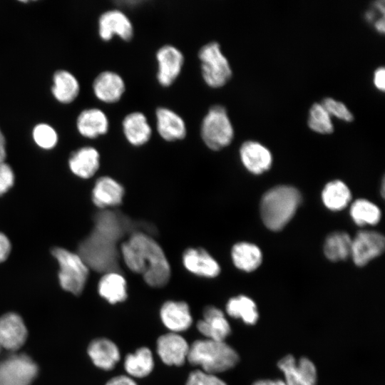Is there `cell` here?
<instances>
[{
  "label": "cell",
  "instance_id": "cell-19",
  "mask_svg": "<svg viewBox=\"0 0 385 385\" xmlns=\"http://www.w3.org/2000/svg\"><path fill=\"white\" fill-rule=\"evenodd\" d=\"M240 156L244 166L254 174L267 170L272 163L270 151L260 143L254 140H247L242 144Z\"/></svg>",
  "mask_w": 385,
  "mask_h": 385
},
{
  "label": "cell",
  "instance_id": "cell-3",
  "mask_svg": "<svg viewBox=\"0 0 385 385\" xmlns=\"http://www.w3.org/2000/svg\"><path fill=\"white\" fill-rule=\"evenodd\" d=\"M301 200L300 193L293 187L279 185L270 189L260 205L264 224L271 230H282L294 216Z\"/></svg>",
  "mask_w": 385,
  "mask_h": 385
},
{
  "label": "cell",
  "instance_id": "cell-30",
  "mask_svg": "<svg viewBox=\"0 0 385 385\" xmlns=\"http://www.w3.org/2000/svg\"><path fill=\"white\" fill-rule=\"evenodd\" d=\"M226 311L229 316L241 319L247 324H255L259 317L255 303L244 295L230 298L226 304Z\"/></svg>",
  "mask_w": 385,
  "mask_h": 385
},
{
  "label": "cell",
  "instance_id": "cell-11",
  "mask_svg": "<svg viewBox=\"0 0 385 385\" xmlns=\"http://www.w3.org/2000/svg\"><path fill=\"white\" fill-rule=\"evenodd\" d=\"M278 367L283 372L286 385H316L317 369L313 362L306 357L298 361L292 355L281 359Z\"/></svg>",
  "mask_w": 385,
  "mask_h": 385
},
{
  "label": "cell",
  "instance_id": "cell-16",
  "mask_svg": "<svg viewBox=\"0 0 385 385\" xmlns=\"http://www.w3.org/2000/svg\"><path fill=\"white\" fill-rule=\"evenodd\" d=\"M27 329L21 317L13 312L0 317V346L9 351H16L23 346Z\"/></svg>",
  "mask_w": 385,
  "mask_h": 385
},
{
  "label": "cell",
  "instance_id": "cell-13",
  "mask_svg": "<svg viewBox=\"0 0 385 385\" xmlns=\"http://www.w3.org/2000/svg\"><path fill=\"white\" fill-rule=\"evenodd\" d=\"M125 83L123 78L117 72L103 71L93 79L92 89L94 96L104 103H115L125 92Z\"/></svg>",
  "mask_w": 385,
  "mask_h": 385
},
{
  "label": "cell",
  "instance_id": "cell-26",
  "mask_svg": "<svg viewBox=\"0 0 385 385\" xmlns=\"http://www.w3.org/2000/svg\"><path fill=\"white\" fill-rule=\"evenodd\" d=\"M51 92L59 103H72L78 96L80 84L76 77L71 72L61 69L56 71L52 78Z\"/></svg>",
  "mask_w": 385,
  "mask_h": 385
},
{
  "label": "cell",
  "instance_id": "cell-40",
  "mask_svg": "<svg viewBox=\"0 0 385 385\" xmlns=\"http://www.w3.org/2000/svg\"><path fill=\"white\" fill-rule=\"evenodd\" d=\"M11 251V243L8 237L0 232V262L5 261Z\"/></svg>",
  "mask_w": 385,
  "mask_h": 385
},
{
  "label": "cell",
  "instance_id": "cell-18",
  "mask_svg": "<svg viewBox=\"0 0 385 385\" xmlns=\"http://www.w3.org/2000/svg\"><path fill=\"white\" fill-rule=\"evenodd\" d=\"M160 319L170 332L179 333L190 328L192 317L185 302L167 301L160 310Z\"/></svg>",
  "mask_w": 385,
  "mask_h": 385
},
{
  "label": "cell",
  "instance_id": "cell-38",
  "mask_svg": "<svg viewBox=\"0 0 385 385\" xmlns=\"http://www.w3.org/2000/svg\"><path fill=\"white\" fill-rule=\"evenodd\" d=\"M185 385H227V384L215 374L196 369L190 373Z\"/></svg>",
  "mask_w": 385,
  "mask_h": 385
},
{
  "label": "cell",
  "instance_id": "cell-43",
  "mask_svg": "<svg viewBox=\"0 0 385 385\" xmlns=\"http://www.w3.org/2000/svg\"><path fill=\"white\" fill-rule=\"evenodd\" d=\"M6 156V139L2 130L0 128V163L4 162Z\"/></svg>",
  "mask_w": 385,
  "mask_h": 385
},
{
  "label": "cell",
  "instance_id": "cell-31",
  "mask_svg": "<svg viewBox=\"0 0 385 385\" xmlns=\"http://www.w3.org/2000/svg\"><path fill=\"white\" fill-rule=\"evenodd\" d=\"M322 196L325 206L332 210L344 209L351 198L349 189L340 180L327 183L322 191Z\"/></svg>",
  "mask_w": 385,
  "mask_h": 385
},
{
  "label": "cell",
  "instance_id": "cell-6",
  "mask_svg": "<svg viewBox=\"0 0 385 385\" xmlns=\"http://www.w3.org/2000/svg\"><path fill=\"white\" fill-rule=\"evenodd\" d=\"M201 76L205 83L212 88H220L231 79L232 71L220 43L210 41L202 45L197 53Z\"/></svg>",
  "mask_w": 385,
  "mask_h": 385
},
{
  "label": "cell",
  "instance_id": "cell-45",
  "mask_svg": "<svg viewBox=\"0 0 385 385\" xmlns=\"http://www.w3.org/2000/svg\"><path fill=\"white\" fill-rule=\"evenodd\" d=\"M1 349H2V348H1V346H0V352H1Z\"/></svg>",
  "mask_w": 385,
  "mask_h": 385
},
{
  "label": "cell",
  "instance_id": "cell-39",
  "mask_svg": "<svg viewBox=\"0 0 385 385\" xmlns=\"http://www.w3.org/2000/svg\"><path fill=\"white\" fill-rule=\"evenodd\" d=\"M14 174L10 165L0 163V195L6 192L14 185Z\"/></svg>",
  "mask_w": 385,
  "mask_h": 385
},
{
  "label": "cell",
  "instance_id": "cell-29",
  "mask_svg": "<svg viewBox=\"0 0 385 385\" xmlns=\"http://www.w3.org/2000/svg\"><path fill=\"white\" fill-rule=\"evenodd\" d=\"M235 265L245 272L256 270L262 262V253L258 247L249 242H239L232 249Z\"/></svg>",
  "mask_w": 385,
  "mask_h": 385
},
{
  "label": "cell",
  "instance_id": "cell-20",
  "mask_svg": "<svg viewBox=\"0 0 385 385\" xmlns=\"http://www.w3.org/2000/svg\"><path fill=\"white\" fill-rule=\"evenodd\" d=\"M122 131L127 141L133 146L147 143L152 137V128L146 115L140 111L128 113L122 120Z\"/></svg>",
  "mask_w": 385,
  "mask_h": 385
},
{
  "label": "cell",
  "instance_id": "cell-5",
  "mask_svg": "<svg viewBox=\"0 0 385 385\" xmlns=\"http://www.w3.org/2000/svg\"><path fill=\"white\" fill-rule=\"evenodd\" d=\"M200 131L203 143L210 150H220L229 145L234 138V128L225 107L212 106L202 120Z\"/></svg>",
  "mask_w": 385,
  "mask_h": 385
},
{
  "label": "cell",
  "instance_id": "cell-22",
  "mask_svg": "<svg viewBox=\"0 0 385 385\" xmlns=\"http://www.w3.org/2000/svg\"><path fill=\"white\" fill-rule=\"evenodd\" d=\"M76 128L83 137L96 138L108 133L109 120L106 113L100 108H86L78 115Z\"/></svg>",
  "mask_w": 385,
  "mask_h": 385
},
{
  "label": "cell",
  "instance_id": "cell-8",
  "mask_svg": "<svg viewBox=\"0 0 385 385\" xmlns=\"http://www.w3.org/2000/svg\"><path fill=\"white\" fill-rule=\"evenodd\" d=\"M38 371L26 354L9 356L0 362V385H30Z\"/></svg>",
  "mask_w": 385,
  "mask_h": 385
},
{
  "label": "cell",
  "instance_id": "cell-37",
  "mask_svg": "<svg viewBox=\"0 0 385 385\" xmlns=\"http://www.w3.org/2000/svg\"><path fill=\"white\" fill-rule=\"evenodd\" d=\"M384 1L373 2L371 8L366 11L365 19L374 24V29L381 34L384 33Z\"/></svg>",
  "mask_w": 385,
  "mask_h": 385
},
{
  "label": "cell",
  "instance_id": "cell-21",
  "mask_svg": "<svg viewBox=\"0 0 385 385\" xmlns=\"http://www.w3.org/2000/svg\"><path fill=\"white\" fill-rule=\"evenodd\" d=\"M183 263L190 272L204 277L217 276L220 267L217 261L202 248H189L183 255Z\"/></svg>",
  "mask_w": 385,
  "mask_h": 385
},
{
  "label": "cell",
  "instance_id": "cell-32",
  "mask_svg": "<svg viewBox=\"0 0 385 385\" xmlns=\"http://www.w3.org/2000/svg\"><path fill=\"white\" fill-rule=\"evenodd\" d=\"M351 239L348 234L336 232L329 235L324 242V254L331 261L346 259L351 255Z\"/></svg>",
  "mask_w": 385,
  "mask_h": 385
},
{
  "label": "cell",
  "instance_id": "cell-15",
  "mask_svg": "<svg viewBox=\"0 0 385 385\" xmlns=\"http://www.w3.org/2000/svg\"><path fill=\"white\" fill-rule=\"evenodd\" d=\"M156 129L164 140L175 142L187 135V125L184 119L175 111L164 106L158 107L155 112Z\"/></svg>",
  "mask_w": 385,
  "mask_h": 385
},
{
  "label": "cell",
  "instance_id": "cell-1",
  "mask_svg": "<svg viewBox=\"0 0 385 385\" xmlns=\"http://www.w3.org/2000/svg\"><path fill=\"white\" fill-rule=\"evenodd\" d=\"M124 222L112 212L96 214L93 231L78 246V255L88 268L105 273L117 271L115 244L126 228Z\"/></svg>",
  "mask_w": 385,
  "mask_h": 385
},
{
  "label": "cell",
  "instance_id": "cell-36",
  "mask_svg": "<svg viewBox=\"0 0 385 385\" xmlns=\"http://www.w3.org/2000/svg\"><path fill=\"white\" fill-rule=\"evenodd\" d=\"M321 103L330 115H334L346 122H351L354 120L352 113L342 102L327 97L322 100Z\"/></svg>",
  "mask_w": 385,
  "mask_h": 385
},
{
  "label": "cell",
  "instance_id": "cell-9",
  "mask_svg": "<svg viewBox=\"0 0 385 385\" xmlns=\"http://www.w3.org/2000/svg\"><path fill=\"white\" fill-rule=\"evenodd\" d=\"M155 59L158 84L163 88L171 86L182 72L185 63L184 54L175 46L165 44L156 51Z\"/></svg>",
  "mask_w": 385,
  "mask_h": 385
},
{
  "label": "cell",
  "instance_id": "cell-27",
  "mask_svg": "<svg viewBox=\"0 0 385 385\" xmlns=\"http://www.w3.org/2000/svg\"><path fill=\"white\" fill-rule=\"evenodd\" d=\"M98 291L111 304L122 302L128 297L125 279L117 271L104 274L99 280Z\"/></svg>",
  "mask_w": 385,
  "mask_h": 385
},
{
  "label": "cell",
  "instance_id": "cell-2",
  "mask_svg": "<svg viewBox=\"0 0 385 385\" xmlns=\"http://www.w3.org/2000/svg\"><path fill=\"white\" fill-rule=\"evenodd\" d=\"M120 254L125 265L132 272L142 274L149 286L159 288L168 282L169 262L161 247L148 234L133 233L121 245Z\"/></svg>",
  "mask_w": 385,
  "mask_h": 385
},
{
  "label": "cell",
  "instance_id": "cell-28",
  "mask_svg": "<svg viewBox=\"0 0 385 385\" xmlns=\"http://www.w3.org/2000/svg\"><path fill=\"white\" fill-rule=\"evenodd\" d=\"M154 367L151 351L145 346L138 348L134 353L127 354L124 368L129 376L143 378L149 375Z\"/></svg>",
  "mask_w": 385,
  "mask_h": 385
},
{
  "label": "cell",
  "instance_id": "cell-24",
  "mask_svg": "<svg viewBox=\"0 0 385 385\" xmlns=\"http://www.w3.org/2000/svg\"><path fill=\"white\" fill-rule=\"evenodd\" d=\"M124 195L123 187L113 178L103 176L98 178L92 191V200L99 208L118 205Z\"/></svg>",
  "mask_w": 385,
  "mask_h": 385
},
{
  "label": "cell",
  "instance_id": "cell-23",
  "mask_svg": "<svg viewBox=\"0 0 385 385\" xmlns=\"http://www.w3.org/2000/svg\"><path fill=\"white\" fill-rule=\"evenodd\" d=\"M88 353L93 363L103 370L113 369L120 359L118 346L106 338L93 340L88 345Z\"/></svg>",
  "mask_w": 385,
  "mask_h": 385
},
{
  "label": "cell",
  "instance_id": "cell-10",
  "mask_svg": "<svg viewBox=\"0 0 385 385\" xmlns=\"http://www.w3.org/2000/svg\"><path fill=\"white\" fill-rule=\"evenodd\" d=\"M98 33L101 40L109 41L115 36L128 42L134 36V27L130 18L121 10L109 9L98 20Z\"/></svg>",
  "mask_w": 385,
  "mask_h": 385
},
{
  "label": "cell",
  "instance_id": "cell-7",
  "mask_svg": "<svg viewBox=\"0 0 385 385\" xmlns=\"http://www.w3.org/2000/svg\"><path fill=\"white\" fill-rule=\"evenodd\" d=\"M53 256L59 265L58 279L62 288L75 295H79L86 285L89 268L76 253L62 247H53Z\"/></svg>",
  "mask_w": 385,
  "mask_h": 385
},
{
  "label": "cell",
  "instance_id": "cell-41",
  "mask_svg": "<svg viewBox=\"0 0 385 385\" xmlns=\"http://www.w3.org/2000/svg\"><path fill=\"white\" fill-rule=\"evenodd\" d=\"M374 84L375 87L384 92L385 88V68L383 66L376 68L374 73Z\"/></svg>",
  "mask_w": 385,
  "mask_h": 385
},
{
  "label": "cell",
  "instance_id": "cell-34",
  "mask_svg": "<svg viewBox=\"0 0 385 385\" xmlns=\"http://www.w3.org/2000/svg\"><path fill=\"white\" fill-rule=\"evenodd\" d=\"M307 124L312 130L320 134H329L334 131L331 115L321 103H314L311 106Z\"/></svg>",
  "mask_w": 385,
  "mask_h": 385
},
{
  "label": "cell",
  "instance_id": "cell-42",
  "mask_svg": "<svg viewBox=\"0 0 385 385\" xmlns=\"http://www.w3.org/2000/svg\"><path fill=\"white\" fill-rule=\"evenodd\" d=\"M106 385H138L128 375H118L111 379Z\"/></svg>",
  "mask_w": 385,
  "mask_h": 385
},
{
  "label": "cell",
  "instance_id": "cell-35",
  "mask_svg": "<svg viewBox=\"0 0 385 385\" xmlns=\"http://www.w3.org/2000/svg\"><path fill=\"white\" fill-rule=\"evenodd\" d=\"M32 138L39 148L45 150L53 148L58 139L55 128L46 123H38L33 128Z\"/></svg>",
  "mask_w": 385,
  "mask_h": 385
},
{
  "label": "cell",
  "instance_id": "cell-12",
  "mask_svg": "<svg viewBox=\"0 0 385 385\" xmlns=\"http://www.w3.org/2000/svg\"><path fill=\"white\" fill-rule=\"evenodd\" d=\"M384 237L374 231H361L351 240V256L358 266H364L384 250Z\"/></svg>",
  "mask_w": 385,
  "mask_h": 385
},
{
  "label": "cell",
  "instance_id": "cell-4",
  "mask_svg": "<svg viewBox=\"0 0 385 385\" xmlns=\"http://www.w3.org/2000/svg\"><path fill=\"white\" fill-rule=\"evenodd\" d=\"M237 351L225 341L197 339L190 346L187 360L193 366L216 374L233 368L239 361Z\"/></svg>",
  "mask_w": 385,
  "mask_h": 385
},
{
  "label": "cell",
  "instance_id": "cell-14",
  "mask_svg": "<svg viewBox=\"0 0 385 385\" xmlns=\"http://www.w3.org/2000/svg\"><path fill=\"white\" fill-rule=\"evenodd\" d=\"M156 347L165 364L180 366L187 360L190 345L178 333L169 332L159 337Z\"/></svg>",
  "mask_w": 385,
  "mask_h": 385
},
{
  "label": "cell",
  "instance_id": "cell-44",
  "mask_svg": "<svg viewBox=\"0 0 385 385\" xmlns=\"http://www.w3.org/2000/svg\"><path fill=\"white\" fill-rule=\"evenodd\" d=\"M252 385H286L284 381L280 379H261L253 383Z\"/></svg>",
  "mask_w": 385,
  "mask_h": 385
},
{
  "label": "cell",
  "instance_id": "cell-17",
  "mask_svg": "<svg viewBox=\"0 0 385 385\" xmlns=\"http://www.w3.org/2000/svg\"><path fill=\"white\" fill-rule=\"evenodd\" d=\"M197 329L205 339L216 341H225L231 333L224 313L214 306H207L203 309L202 319L197 322Z\"/></svg>",
  "mask_w": 385,
  "mask_h": 385
},
{
  "label": "cell",
  "instance_id": "cell-33",
  "mask_svg": "<svg viewBox=\"0 0 385 385\" xmlns=\"http://www.w3.org/2000/svg\"><path fill=\"white\" fill-rule=\"evenodd\" d=\"M350 213L354 221L359 225H375L381 218L379 208L364 199H359L353 202Z\"/></svg>",
  "mask_w": 385,
  "mask_h": 385
},
{
  "label": "cell",
  "instance_id": "cell-25",
  "mask_svg": "<svg viewBox=\"0 0 385 385\" xmlns=\"http://www.w3.org/2000/svg\"><path fill=\"white\" fill-rule=\"evenodd\" d=\"M68 165L76 175L82 178H89L99 168V153L93 147H82L71 153L68 159Z\"/></svg>",
  "mask_w": 385,
  "mask_h": 385
}]
</instances>
